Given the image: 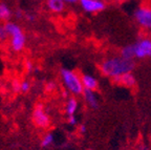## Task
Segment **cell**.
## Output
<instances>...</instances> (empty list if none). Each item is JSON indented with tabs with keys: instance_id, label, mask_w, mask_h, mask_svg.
I'll list each match as a JSON object with an SVG mask.
<instances>
[{
	"instance_id": "2",
	"label": "cell",
	"mask_w": 151,
	"mask_h": 150,
	"mask_svg": "<svg viewBox=\"0 0 151 150\" xmlns=\"http://www.w3.org/2000/svg\"><path fill=\"white\" fill-rule=\"evenodd\" d=\"M60 76H61L64 87L67 92H70L75 97L83 94L84 86L82 83V78L78 73L68 68H62L60 71Z\"/></svg>"
},
{
	"instance_id": "12",
	"label": "cell",
	"mask_w": 151,
	"mask_h": 150,
	"mask_svg": "<svg viewBox=\"0 0 151 150\" xmlns=\"http://www.w3.org/2000/svg\"><path fill=\"white\" fill-rule=\"evenodd\" d=\"M79 108V102L75 96L68 98L65 105V113L67 117L69 115H76V112Z\"/></svg>"
},
{
	"instance_id": "8",
	"label": "cell",
	"mask_w": 151,
	"mask_h": 150,
	"mask_svg": "<svg viewBox=\"0 0 151 150\" xmlns=\"http://www.w3.org/2000/svg\"><path fill=\"white\" fill-rule=\"evenodd\" d=\"M83 98L84 101L86 102V104L88 105V107L91 109H98L100 105L99 98H98L97 94L94 90H90V89H84L83 92Z\"/></svg>"
},
{
	"instance_id": "25",
	"label": "cell",
	"mask_w": 151,
	"mask_h": 150,
	"mask_svg": "<svg viewBox=\"0 0 151 150\" xmlns=\"http://www.w3.org/2000/svg\"><path fill=\"white\" fill-rule=\"evenodd\" d=\"M80 132L81 133H85V132H86V126H85L84 124H82L80 126Z\"/></svg>"
},
{
	"instance_id": "1",
	"label": "cell",
	"mask_w": 151,
	"mask_h": 150,
	"mask_svg": "<svg viewBox=\"0 0 151 150\" xmlns=\"http://www.w3.org/2000/svg\"><path fill=\"white\" fill-rule=\"evenodd\" d=\"M135 68L133 60H127L121 56H112L104 59L100 64V71L105 77L113 79V81L128 73H132Z\"/></svg>"
},
{
	"instance_id": "11",
	"label": "cell",
	"mask_w": 151,
	"mask_h": 150,
	"mask_svg": "<svg viewBox=\"0 0 151 150\" xmlns=\"http://www.w3.org/2000/svg\"><path fill=\"white\" fill-rule=\"evenodd\" d=\"M46 6L50 12L59 14L65 9V2L63 0H46Z\"/></svg>"
},
{
	"instance_id": "10",
	"label": "cell",
	"mask_w": 151,
	"mask_h": 150,
	"mask_svg": "<svg viewBox=\"0 0 151 150\" xmlns=\"http://www.w3.org/2000/svg\"><path fill=\"white\" fill-rule=\"evenodd\" d=\"M114 82L119 83V84L125 87H128V88H133L137 85V79H135L134 75L132 73H128L126 75L122 76L121 78H119V79L114 80Z\"/></svg>"
},
{
	"instance_id": "20",
	"label": "cell",
	"mask_w": 151,
	"mask_h": 150,
	"mask_svg": "<svg viewBox=\"0 0 151 150\" xmlns=\"http://www.w3.org/2000/svg\"><path fill=\"white\" fill-rule=\"evenodd\" d=\"M12 86H13V89H14V92H20V82H19L18 80H14V81H13Z\"/></svg>"
},
{
	"instance_id": "26",
	"label": "cell",
	"mask_w": 151,
	"mask_h": 150,
	"mask_svg": "<svg viewBox=\"0 0 151 150\" xmlns=\"http://www.w3.org/2000/svg\"><path fill=\"white\" fill-rule=\"evenodd\" d=\"M65 3H71V4H73V3H77L79 2V0H63Z\"/></svg>"
},
{
	"instance_id": "27",
	"label": "cell",
	"mask_w": 151,
	"mask_h": 150,
	"mask_svg": "<svg viewBox=\"0 0 151 150\" xmlns=\"http://www.w3.org/2000/svg\"><path fill=\"white\" fill-rule=\"evenodd\" d=\"M114 2H122V1H124V0H113Z\"/></svg>"
},
{
	"instance_id": "16",
	"label": "cell",
	"mask_w": 151,
	"mask_h": 150,
	"mask_svg": "<svg viewBox=\"0 0 151 150\" xmlns=\"http://www.w3.org/2000/svg\"><path fill=\"white\" fill-rule=\"evenodd\" d=\"M31 82L27 81V80H23L20 82V92L22 94H27L29 90H31Z\"/></svg>"
},
{
	"instance_id": "17",
	"label": "cell",
	"mask_w": 151,
	"mask_h": 150,
	"mask_svg": "<svg viewBox=\"0 0 151 150\" xmlns=\"http://www.w3.org/2000/svg\"><path fill=\"white\" fill-rule=\"evenodd\" d=\"M9 34H7L6 28H5L4 24H0V42H5L9 38Z\"/></svg>"
},
{
	"instance_id": "7",
	"label": "cell",
	"mask_w": 151,
	"mask_h": 150,
	"mask_svg": "<svg viewBox=\"0 0 151 150\" xmlns=\"http://www.w3.org/2000/svg\"><path fill=\"white\" fill-rule=\"evenodd\" d=\"M79 3L83 11L88 14L103 12L106 7V3L104 0H79Z\"/></svg>"
},
{
	"instance_id": "13",
	"label": "cell",
	"mask_w": 151,
	"mask_h": 150,
	"mask_svg": "<svg viewBox=\"0 0 151 150\" xmlns=\"http://www.w3.org/2000/svg\"><path fill=\"white\" fill-rule=\"evenodd\" d=\"M13 13L12 9L5 2L0 3V21L7 22L9 21V19L12 17Z\"/></svg>"
},
{
	"instance_id": "3",
	"label": "cell",
	"mask_w": 151,
	"mask_h": 150,
	"mask_svg": "<svg viewBox=\"0 0 151 150\" xmlns=\"http://www.w3.org/2000/svg\"><path fill=\"white\" fill-rule=\"evenodd\" d=\"M4 26L11 39L12 49L16 53H20L26 44V36L24 35L22 28L20 27L19 24L12 21L4 22Z\"/></svg>"
},
{
	"instance_id": "4",
	"label": "cell",
	"mask_w": 151,
	"mask_h": 150,
	"mask_svg": "<svg viewBox=\"0 0 151 150\" xmlns=\"http://www.w3.org/2000/svg\"><path fill=\"white\" fill-rule=\"evenodd\" d=\"M134 47L135 59H144L151 58V38L142 37L133 43Z\"/></svg>"
},
{
	"instance_id": "18",
	"label": "cell",
	"mask_w": 151,
	"mask_h": 150,
	"mask_svg": "<svg viewBox=\"0 0 151 150\" xmlns=\"http://www.w3.org/2000/svg\"><path fill=\"white\" fill-rule=\"evenodd\" d=\"M24 69H25V71L28 74H31L34 71V64L31 60H26V61L24 62Z\"/></svg>"
},
{
	"instance_id": "9",
	"label": "cell",
	"mask_w": 151,
	"mask_h": 150,
	"mask_svg": "<svg viewBox=\"0 0 151 150\" xmlns=\"http://www.w3.org/2000/svg\"><path fill=\"white\" fill-rule=\"evenodd\" d=\"M82 78V83L84 89H90V90H96L99 86V82H98L97 78L94 76L90 75V74H83L81 76Z\"/></svg>"
},
{
	"instance_id": "15",
	"label": "cell",
	"mask_w": 151,
	"mask_h": 150,
	"mask_svg": "<svg viewBox=\"0 0 151 150\" xmlns=\"http://www.w3.org/2000/svg\"><path fill=\"white\" fill-rule=\"evenodd\" d=\"M55 142V136L52 132H47L46 134L43 136V138H41L40 146L42 148H48L50 146H52Z\"/></svg>"
},
{
	"instance_id": "14",
	"label": "cell",
	"mask_w": 151,
	"mask_h": 150,
	"mask_svg": "<svg viewBox=\"0 0 151 150\" xmlns=\"http://www.w3.org/2000/svg\"><path fill=\"white\" fill-rule=\"evenodd\" d=\"M120 56L123 57L124 59H127V60H133V59L135 58L134 47H133V44L125 45V46L121 49Z\"/></svg>"
},
{
	"instance_id": "6",
	"label": "cell",
	"mask_w": 151,
	"mask_h": 150,
	"mask_svg": "<svg viewBox=\"0 0 151 150\" xmlns=\"http://www.w3.org/2000/svg\"><path fill=\"white\" fill-rule=\"evenodd\" d=\"M34 124L39 128H47L50 125V115L45 112L42 105H37L32 115Z\"/></svg>"
},
{
	"instance_id": "19",
	"label": "cell",
	"mask_w": 151,
	"mask_h": 150,
	"mask_svg": "<svg viewBox=\"0 0 151 150\" xmlns=\"http://www.w3.org/2000/svg\"><path fill=\"white\" fill-rule=\"evenodd\" d=\"M67 123L70 126H76V125L78 124V120H77L76 115H69V117H67Z\"/></svg>"
},
{
	"instance_id": "5",
	"label": "cell",
	"mask_w": 151,
	"mask_h": 150,
	"mask_svg": "<svg viewBox=\"0 0 151 150\" xmlns=\"http://www.w3.org/2000/svg\"><path fill=\"white\" fill-rule=\"evenodd\" d=\"M134 20L141 27L145 30H151V7L142 5L134 12Z\"/></svg>"
},
{
	"instance_id": "23",
	"label": "cell",
	"mask_w": 151,
	"mask_h": 150,
	"mask_svg": "<svg viewBox=\"0 0 151 150\" xmlns=\"http://www.w3.org/2000/svg\"><path fill=\"white\" fill-rule=\"evenodd\" d=\"M15 15H16V17H17V18H19V19H21V18H23V17H24V13L22 12L21 9H17L16 13H15Z\"/></svg>"
},
{
	"instance_id": "24",
	"label": "cell",
	"mask_w": 151,
	"mask_h": 150,
	"mask_svg": "<svg viewBox=\"0 0 151 150\" xmlns=\"http://www.w3.org/2000/svg\"><path fill=\"white\" fill-rule=\"evenodd\" d=\"M137 150H150V148H149L147 145H145V144H141V145L137 147Z\"/></svg>"
},
{
	"instance_id": "22",
	"label": "cell",
	"mask_w": 151,
	"mask_h": 150,
	"mask_svg": "<svg viewBox=\"0 0 151 150\" xmlns=\"http://www.w3.org/2000/svg\"><path fill=\"white\" fill-rule=\"evenodd\" d=\"M46 88H47V90H54L55 88H56V83L55 82H48L47 83V85H46Z\"/></svg>"
},
{
	"instance_id": "21",
	"label": "cell",
	"mask_w": 151,
	"mask_h": 150,
	"mask_svg": "<svg viewBox=\"0 0 151 150\" xmlns=\"http://www.w3.org/2000/svg\"><path fill=\"white\" fill-rule=\"evenodd\" d=\"M24 17H25L26 20H27V21H29V22L35 21V19H36L35 15H33V14H25V15H24Z\"/></svg>"
}]
</instances>
